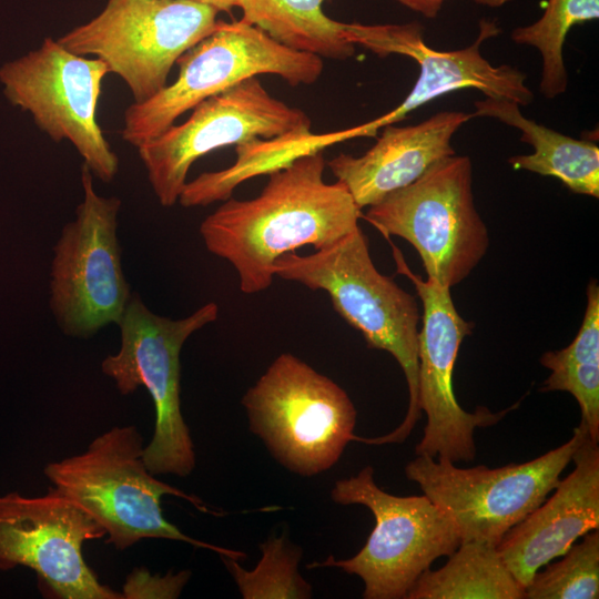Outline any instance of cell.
Returning a JSON list of instances; mask_svg holds the SVG:
<instances>
[{"instance_id":"2","label":"cell","mask_w":599,"mask_h":599,"mask_svg":"<svg viewBox=\"0 0 599 599\" xmlns=\"http://www.w3.org/2000/svg\"><path fill=\"white\" fill-rule=\"evenodd\" d=\"M273 274L317 291H325L334 309L359 331L370 348L392 354L408 386V409L389 434L358 437L365 444H402L420 419L418 398V323L416 298L382 274L373 263L368 241L358 226L334 244L309 255L295 252L278 257Z\"/></svg>"},{"instance_id":"7","label":"cell","mask_w":599,"mask_h":599,"mask_svg":"<svg viewBox=\"0 0 599 599\" xmlns=\"http://www.w3.org/2000/svg\"><path fill=\"white\" fill-rule=\"evenodd\" d=\"M362 217L385 237L409 242L427 278L449 288L473 272L489 246L488 229L475 206L467 155L440 160L409 185L368 206Z\"/></svg>"},{"instance_id":"26","label":"cell","mask_w":599,"mask_h":599,"mask_svg":"<svg viewBox=\"0 0 599 599\" xmlns=\"http://www.w3.org/2000/svg\"><path fill=\"white\" fill-rule=\"evenodd\" d=\"M191 577L189 570L165 576L151 575L144 568H135L123 585V599H174L177 598Z\"/></svg>"},{"instance_id":"28","label":"cell","mask_w":599,"mask_h":599,"mask_svg":"<svg viewBox=\"0 0 599 599\" xmlns=\"http://www.w3.org/2000/svg\"><path fill=\"white\" fill-rule=\"evenodd\" d=\"M203 4L211 6L215 8L219 12L225 11L230 12L233 8L236 7L238 0H193Z\"/></svg>"},{"instance_id":"8","label":"cell","mask_w":599,"mask_h":599,"mask_svg":"<svg viewBox=\"0 0 599 599\" xmlns=\"http://www.w3.org/2000/svg\"><path fill=\"white\" fill-rule=\"evenodd\" d=\"M331 498L339 505H362L375 517L365 546L352 558L307 565L338 568L358 576L365 599H403L439 557H448L460 545L451 519L426 495L395 496L380 489L374 469L366 466L356 476L335 483Z\"/></svg>"},{"instance_id":"14","label":"cell","mask_w":599,"mask_h":599,"mask_svg":"<svg viewBox=\"0 0 599 599\" xmlns=\"http://www.w3.org/2000/svg\"><path fill=\"white\" fill-rule=\"evenodd\" d=\"M105 535L57 488L39 497L0 496V570L28 567L59 598L123 599L98 580L82 556L87 540Z\"/></svg>"},{"instance_id":"4","label":"cell","mask_w":599,"mask_h":599,"mask_svg":"<svg viewBox=\"0 0 599 599\" xmlns=\"http://www.w3.org/2000/svg\"><path fill=\"white\" fill-rule=\"evenodd\" d=\"M242 405L273 458L304 477L331 469L355 437L356 408L347 393L291 353L272 362Z\"/></svg>"},{"instance_id":"9","label":"cell","mask_w":599,"mask_h":599,"mask_svg":"<svg viewBox=\"0 0 599 599\" xmlns=\"http://www.w3.org/2000/svg\"><path fill=\"white\" fill-rule=\"evenodd\" d=\"M219 11L193 0H108L92 20L58 42L102 60L142 103L167 83L174 63L216 27Z\"/></svg>"},{"instance_id":"13","label":"cell","mask_w":599,"mask_h":599,"mask_svg":"<svg viewBox=\"0 0 599 599\" xmlns=\"http://www.w3.org/2000/svg\"><path fill=\"white\" fill-rule=\"evenodd\" d=\"M108 73L102 60L78 55L52 38L0 68V82L9 102L29 112L53 141H70L92 175L105 183L119 170L118 155L97 121V105Z\"/></svg>"},{"instance_id":"17","label":"cell","mask_w":599,"mask_h":599,"mask_svg":"<svg viewBox=\"0 0 599 599\" xmlns=\"http://www.w3.org/2000/svg\"><path fill=\"white\" fill-rule=\"evenodd\" d=\"M573 470L554 494L510 528L497 545L525 588L534 575L562 556L577 539L599 527V447L589 435L572 455Z\"/></svg>"},{"instance_id":"10","label":"cell","mask_w":599,"mask_h":599,"mask_svg":"<svg viewBox=\"0 0 599 599\" xmlns=\"http://www.w3.org/2000/svg\"><path fill=\"white\" fill-rule=\"evenodd\" d=\"M587 435L580 422L564 445L532 460L498 468H459L446 459L417 455L406 465L405 474L451 519L460 542L497 546L556 488Z\"/></svg>"},{"instance_id":"12","label":"cell","mask_w":599,"mask_h":599,"mask_svg":"<svg viewBox=\"0 0 599 599\" xmlns=\"http://www.w3.org/2000/svg\"><path fill=\"white\" fill-rule=\"evenodd\" d=\"M81 166L83 200L53 247L50 308L61 331L87 338L118 323L131 298L116 229L121 200L99 195Z\"/></svg>"},{"instance_id":"22","label":"cell","mask_w":599,"mask_h":599,"mask_svg":"<svg viewBox=\"0 0 599 599\" xmlns=\"http://www.w3.org/2000/svg\"><path fill=\"white\" fill-rule=\"evenodd\" d=\"M540 364L551 370L541 392H568L581 409V423L592 441L599 440V286H587V306L575 339L565 348L546 352Z\"/></svg>"},{"instance_id":"5","label":"cell","mask_w":599,"mask_h":599,"mask_svg":"<svg viewBox=\"0 0 599 599\" xmlns=\"http://www.w3.org/2000/svg\"><path fill=\"white\" fill-rule=\"evenodd\" d=\"M217 316V304L209 302L184 318L171 319L151 312L134 294L118 323L121 347L101 363L121 394L143 386L152 397L155 427L143 461L153 475L185 477L195 468L193 440L181 412L180 354L185 341Z\"/></svg>"},{"instance_id":"6","label":"cell","mask_w":599,"mask_h":599,"mask_svg":"<svg viewBox=\"0 0 599 599\" xmlns=\"http://www.w3.org/2000/svg\"><path fill=\"white\" fill-rule=\"evenodd\" d=\"M172 84L124 112L122 139L140 146L158 136L203 100L243 80L275 74L290 85L313 84L323 71L318 55L290 49L254 26L217 21L215 29L183 53Z\"/></svg>"},{"instance_id":"15","label":"cell","mask_w":599,"mask_h":599,"mask_svg":"<svg viewBox=\"0 0 599 599\" xmlns=\"http://www.w3.org/2000/svg\"><path fill=\"white\" fill-rule=\"evenodd\" d=\"M392 246L398 273L413 282L424 309L418 333V398L427 423L416 455L454 464L473 460L475 428L496 424L518 404L497 414L483 406L474 413L461 408L454 394L453 374L459 347L471 334L473 324L457 312L449 287L414 274L400 251Z\"/></svg>"},{"instance_id":"16","label":"cell","mask_w":599,"mask_h":599,"mask_svg":"<svg viewBox=\"0 0 599 599\" xmlns=\"http://www.w3.org/2000/svg\"><path fill=\"white\" fill-rule=\"evenodd\" d=\"M423 30L418 22L344 23V33L353 44L362 45L380 58L406 55L419 65L418 79L409 94L394 110L359 125L361 136H375L378 129L397 123L422 105L461 89H476L486 97L510 100L519 106L534 101L535 95L526 84L524 72L510 64L495 67L480 53L481 44L501 31L496 20H480L475 41L451 51L428 47Z\"/></svg>"},{"instance_id":"24","label":"cell","mask_w":599,"mask_h":599,"mask_svg":"<svg viewBox=\"0 0 599 599\" xmlns=\"http://www.w3.org/2000/svg\"><path fill=\"white\" fill-rule=\"evenodd\" d=\"M262 557L253 570L238 560L220 556L244 599H307L312 587L298 571L302 549L284 536H272L260 545Z\"/></svg>"},{"instance_id":"18","label":"cell","mask_w":599,"mask_h":599,"mask_svg":"<svg viewBox=\"0 0 599 599\" xmlns=\"http://www.w3.org/2000/svg\"><path fill=\"white\" fill-rule=\"evenodd\" d=\"M464 111H440L407 126H383L376 143L361 156L339 153L327 162L362 210L420 177L440 160L456 154L451 140L473 119Z\"/></svg>"},{"instance_id":"20","label":"cell","mask_w":599,"mask_h":599,"mask_svg":"<svg viewBox=\"0 0 599 599\" xmlns=\"http://www.w3.org/2000/svg\"><path fill=\"white\" fill-rule=\"evenodd\" d=\"M327 0H238L241 21L254 26L276 42L305 53L334 60L354 55L344 23L328 18Z\"/></svg>"},{"instance_id":"1","label":"cell","mask_w":599,"mask_h":599,"mask_svg":"<svg viewBox=\"0 0 599 599\" xmlns=\"http://www.w3.org/2000/svg\"><path fill=\"white\" fill-rule=\"evenodd\" d=\"M325 166L321 150L300 154L268 172L256 197H229L202 221L206 250L234 267L244 294L270 287L282 255L324 248L359 226L362 210L342 182L323 180Z\"/></svg>"},{"instance_id":"19","label":"cell","mask_w":599,"mask_h":599,"mask_svg":"<svg viewBox=\"0 0 599 599\" xmlns=\"http://www.w3.org/2000/svg\"><path fill=\"white\" fill-rule=\"evenodd\" d=\"M476 116L496 119L521 132L520 140L530 144L531 154L512 155L508 163L515 170H526L558 179L577 194L599 197V148L587 140L565 135L520 112L510 100L486 97L474 102Z\"/></svg>"},{"instance_id":"25","label":"cell","mask_w":599,"mask_h":599,"mask_svg":"<svg viewBox=\"0 0 599 599\" xmlns=\"http://www.w3.org/2000/svg\"><path fill=\"white\" fill-rule=\"evenodd\" d=\"M559 561L537 571L524 588V599H597L599 597V532L583 535Z\"/></svg>"},{"instance_id":"27","label":"cell","mask_w":599,"mask_h":599,"mask_svg":"<svg viewBox=\"0 0 599 599\" xmlns=\"http://www.w3.org/2000/svg\"><path fill=\"white\" fill-rule=\"evenodd\" d=\"M408 9L420 13L425 18L434 19L438 16L444 1L446 0H396ZM478 4L490 8L502 7L512 0H471Z\"/></svg>"},{"instance_id":"23","label":"cell","mask_w":599,"mask_h":599,"mask_svg":"<svg viewBox=\"0 0 599 599\" xmlns=\"http://www.w3.org/2000/svg\"><path fill=\"white\" fill-rule=\"evenodd\" d=\"M599 18V0H548L536 22L518 27L510 38L517 44L536 48L541 55L539 91L547 99L566 92L568 73L562 49L570 29Z\"/></svg>"},{"instance_id":"21","label":"cell","mask_w":599,"mask_h":599,"mask_svg":"<svg viewBox=\"0 0 599 599\" xmlns=\"http://www.w3.org/2000/svg\"><path fill=\"white\" fill-rule=\"evenodd\" d=\"M437 570L427 569L407 593L408 599H522L524 587L502 560L497 546L460 542Z\"/></svg>"},{"instance_id":"11","label":"cell","mask_w":599,"mask_h":599,"mask_svg":"<svg viewBox=\"0 0 599 599\" xmlns=\"http://www.w3.org/2000/svg\"><path fill=\"white\" fill-rule=\"evenodd\" d=\"M311 124L304 111L274 98L252 77L203 100L185 122L172 124L138 151L160 204L172 206L199 158L260 140H302L312 134Z\"/></svg>"},{"instance_id":"3","label":"cell","mask_w":599,"mask_h":599,"mask_svg":"<svg viewBox=\"0 0 599 599\" xmlns=\"http://www.w3.org/2000/svg\"><path fill=\"white\" fill-rule=\"evenodd\" d=\"M143 439L135 426H115L99 435L84 453L45 466L48 479L83 508L124 550L143 538H162L205 548L242 560L246 555L194 539L167 521L161 498L185 499L196 509L219 515L196 496L158 480L143 461Z\"/></svg>"}]
</instances>
